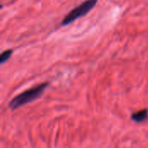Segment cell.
Here are the masks:
<instances>
[{"label": "cell", "mask_w": 148, "mask_h": 148, "mask_svg": "<svg viewBox=\"0 0 148 148\" xmlns=\"http://www.w3.org/2000/svg\"><path fill=\"white\" fill-rule=\"evenodd\" d=\"M131 118L134 121L138 122V123L145 121L148 118V109H142V110L134 113Z\"/></svg>", "instance_id": "cell-3"}, {"label": "cell", "mask_w": 148, "mask_h": 148, "mask_svg": "<svg viewBox=\"0 0 148 148\" xmlns=\"http://www.w3.org/2000/svg\"><path fill=\"white\" fill-rule=\"evenodd\" d=\"M48 86H49L48 82L42 83V84H39L32 88H29V89L19 94L18 95H16L10 101V102L9 104L10 108L14 110V109H16L25 104H28V103L36 100L42 95V93L44 92V90L47 88Z\"/></svg>", "instance_id": "cell-1"}, {"label": "cell", "mask_w": 148, "mask_h": 148, "mask_svg": "<svg viewBox=\"0 0 148 148\" xmlns=\"http://www.w3.org/2000/svg\"><path fill=\"white\" fill-rule=\"evenodd\" d=\"M11 54H12V50L11 49H7V50L3 51L1 54V56H0V62L1 63H4L8 59H10Z\"/></svg>", "instance_id": "cell-4"}, {"label": "cell", "mask_w": 148, "mask_h": 148, "mask_svg": "<svg viewBox=\"0 0 148 148\" xmlns=\"http://www.w3.org/2000/svg\"><path fill=\"white\" fill-rule=\"evenodd\" d=\"M97 0H86L85 2L82 3L65 16V17L62 21V25L66 26L75 21L76 19L85 16L95 6Z\"/></svg>", "instance_id": "cell-2"}]
</instances>
